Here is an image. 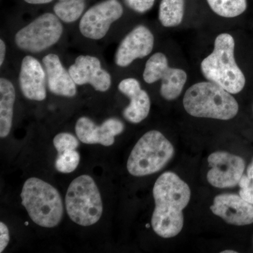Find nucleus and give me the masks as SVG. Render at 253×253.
Segmentation results:
<instances>
[{
	"instance_id": "nucleus-1",
	"label": "nucleus",
	"mask_w": 253,
	"mask_h": 253,
	"mask_svg": "<svg viewBox=\"0 0 253 253\" xmlns=\"http://www.w3.org/2000/svg\"><path fill=\"white\" fill-rule=\"evenodd\" d=\"M155 209L151 225L156 234L164 239L174 237L184 226L183 210L191 199L189 186L175 173H163L153 189Z\"/></svg>"
},
{
	"instance_id": "nucleus-2",
	"label": "nucleus",
	"mask_w": 253,
	"mask_h": 253,
	"mask_svg": "<svg viewBox=\"0 0 253 253\" xmlns=\"http://www.w3.org/2000/svg\"><path fill=\"white\" fill-rule=\"evenodd\" d=\"M234 51V38L228 33H221L214 41L212 52L201 64V73L208 81L233 94L241 92L246 85V78L236 62Z\"/></svg>"
},
{
	"instance_id": "nucleus-3",
	"label": "nucleus",
	"mask_w": 253,
	"mask_h": 253,
	"mask_svg": "<svg viewBox=\"0 0 253 253\" xmlns=\"http://www.w3.org/2000/svg\"><path fill=\"white\" fill-rule=\"evenodd\" d=\"M190 116L229 121L239 112L237 101L231 93L212 82H201L190 86L183 99Z\"/></svg>"
},
{
	"instance_id": "nucleus-4",
	"label": "nucleus",
	"mask_w": 253,
	"mask_h": 253,
	"mask_svg": "<svg viewBox=\"0 0 253 253\" xmlns=\"http://www.w3.org/2000/svg\"><path fill=\"white\" fill-rule=\"evenodd\" d=\"M21 198L23 207L38 225H59L64 210L61 194L54 186L39 178H29L23 184Z\"/></svg>"
},
{
	"instance_id": "nucleus-5",
	"label": "nucleus",
	"mask_w": 253,
	"mask_h": 253,
	"mask_svg": "<svg viewBox=\"0 0 253 253\" xmlns=\"http://www.w3.org/2000/svg\"><path fill=\"white\" fill-rule=\"evenodd\" d=\"M170 141L161 131L151 130L144 134L133 148L126 163L131 175H149L161 170L173 157Z\"/></svg>"
},
{
	"instance_id": "nucleus-6",
	"label": "nucleus",
	"mask_w": 253,
	"mask_h": 253,
	"mask_svg": "<svg viewBox=\"0 0 253 253\" xmlns=\"http://www.w3.org/2000/svg\"><path fill=\"white\" fill-rule=\"evenodd\" d=\"M65 203L68 216L79 225H93L102 215V199L90 176H79L70 184Z\"/></svg>"
},
{
	"instance_id": "nucleus-7",
	"label": "nucleus",
	"mask_w": 253,
	"mask_h": 253,
	"mask_svg": "<svg viewBox=\"0 0 253 253\" xmlns=\"http://www.w3.org/2000/svg\"><path fill=\"white\" fill-rule=\"evenodd\" d=\"M62 33L63 26L57 16L45 13L18 31L15 42L23 51L39 53L56 44Z\"/></svg>"
},
{
	"instance_id": "nucleus-8",
	"label": "nucleus",
	"mask_w": 253,
	"mask_h": 253,
	"mask_svg": "<svg viewBox=\"0 0 253 253\" xmlns=\"http://www.w3.org/2000/svg\"><path fill=\"white\" fill-rule=\"evenodd\" d=\"M143 78L148 84L162 79L160 91L161 96L168 101L179 96L187 81L185 71L180 68L169 67L168 58L161 52L156 53L148 60Z\"/></svg>"
},
{
	"instance_id": "nucleus-9",
	"label": "nucleus",
	"mask_w": 253,
	"mask_h": 253,
	"mask_svg": "<svg viewBox=\"0 0 253 253\" xmlns=\"http://www.w3.org/2000/svg\"><path fill=\"white\" fill-rule=\"evenodd\" d=\"M123 14V6L118 0H106L92 6L83 15L80 22V31L89 39H102L111 24Z\"/></svg>"
},
{
	"instance_id": "nucleus-10",
	"label": "nucleus",
	"mask_w": 253,
	"mask_h": 253,
	"mask_svg": "<svg viewBox=\"0 0 253 253\" xmlns=\"http://www.w3.org/2000/svg\"><path fill=\"white\" fill-rule=\"evenodd\" d=\"M208 162L211 167L207 174L208 182L219 189L234 187L239 184L246 168L242 158L225 151L212 153Z\"/></svg>"
},
{
	"instance_id": "nucleus-11",
	"label": "nucleus",
	"mask_w": 253,
	"mask_h": 253,
	"mask_svg": "<svg viewBox=\"0 0 253 253\" xmlns=\"http://www.w3.org/2000/svg\"><path fill=\"white\" fill-rule=\"evenodd\" d=\"M154 46V36L146 26H136L121 42L115 56V62L120 67L129 66L134 60L151 54Z\"/></svg>"
},
{
	"instance_id": "nucleus-12",
	"label": "nucleus",
	"mask_w": 253,
	"mask_h": 253,
	"mask_svg": "<svg viewBox=\"0 0 253 253\" xmlns=\"http://www.w3.org/2000/svg\"><path fill=\"white\" fill-rule=\"evenodd\" d=\"M68 71L77 85L89 84L101 92L107 91L111 85V75L101 68V62L95 56H78Z\"/></svg>"
},
{
	"instance_id": "nucleus-13",
	"label": "nucleus",
	"mask_w": 253,
	"mask_h": 253,
	"mask_svg": "<svg viewBox=\"0 0 253 253\" xmlns=\"http://www.w3.org/2000/svg\"><path fill=\"white\" fill-rule=\"evenodd\" d=\"M124 129L122 121L114 118L106 120L101 126H96L89 118L82 117L76 125V135L82 142L105 146L114 144L115 136L121 134Z\"/></svg>"
},
{
	"instance_id": "nucleus-14",
	"label": "nucleus",
	"mask_w": 253,
	"mask_h": 253,
	"mask_svg": "<svg viewBox=\"0 0 253 253\" xmlns=\"http://www.w3.org/2000/svg\"><path fill=\"white\" fill-rule=\"evenodd\" d=\"M213 214L235 226L253 223V205L235 194L218 195L211 206Z\"/></svg>"
},
{
	"instance_id": "nucleus-15",
	"label": "nucleus",
	"mask_w": 253,
	"mask_h": 253,
	"mask_svg": "<svg viewBox=\"0 0 253 253\" xmlns=\"http://www.w3.org/2000/svg\"><path fill=\"white\" fill-rule=\"evenodd\" d=\"M45 71L41 63L31 56L23 58L19 74V85L25 97L33 101L46 99Z\"/></svg>"
},
{
	"instance_id": "nucleus-16",
	"label": "nucleus",
	"mask_w": 253,
	"mask_h": 253,
	"mask_svg": "<svg viewBox=\"0 0 253 253\" xmlns=\"http://www.w3.org/2000/svg\"><path fill=\"white\" fill-rule=\"evenodd\" d=\"M118 89L130 99V104L123 111V116L129 123L137 124L149 116L151 100L148 93L141 89L134 78H126L120 83Z\"/></svg>"
},
{
	"instance_id": "nucleus-17",
	"label": "nucleus",
	"mask_w": 253,
	"mask_h": 253,
	"mask_svg": "<svg viewBox=\"0 0 253 253\" xmlns=\"http://www.w3.org/2000/svg\"><path fill=\"white\" fill-rule=\"evenodd\" d=\"M47 81L48 87L53 94L58 96L73 97L77 93L76 84L69 71L63 67L59 56L49 54L42 59Z\"/></svg>"
},
{
	"instance_id": "nucleus-18",
	"label": "nucleus",
	"mask_w": 253,
	"mask_h": 253,
	"mask_svg": "<svg viewBox=\"0 0 253 253\" xmlns=\"http://www.w3.org/2000/svg\"><path fill=\"white\" fill-rule=\"evenodd\" d=\"M16 91L7 79H0V137L9 135L12 126Z\"/></svg>"
},
{
	"instance_id": "nucleus-19",
	"label": "nucleus",
	"mask_w": 253,
	"mask_h": 253,
	"mask_svg": "<svg viewBox=\"0 0 253 253\" xmlns=\"http://www.w3.org/2000/svg\"><path fill=\"white\" fill-rule=\"evenodd\" d=\"M185 0H162L159 8V21L164 27L172 28L182 22Z\"/></svg>"
},
{
	"instance_id": "nucleus-20",
	"label": "nucleus",
	"mask_w": 253,
	"mask_h": 253,
	"mask_svg": "<svg viewBox=\"0 0 253 253\" xmlns=\"http://www.w3.org/2000/svg\"><path fill=\"white\" fill-rule=\"evenodd\" d=\"M211 9L218 16L235 18L247 9V0H207Z\"/></svg>"
},
{
	"instance_id": "nucleus-21",
	"label": "nucleus",
	"mask_w": 253,
	"mask_h": 253,
	"mask_svg": "<svg viewBox=\"0 0 253 253\" xmlns=\"http://www.w3.org/2000/svg\"><path fill=\"white\" fill-rule=\"evenodd\" d=\"M85 7V0H59L54 5L57 17L65 23H73L81 17Z\"/></svg>"
},
{
	"instance_id": "nucleus-22",
	"label": "nucleus",
	"mask_w": 253,
	"mask_h": 253,
	"mask_svg": "<svg viewBox=\"0 0 253 253\" xmlns=\"http://www.w3.org/2000/svg\"><path fill=\"white\" fill-rule=\"evenodd\" d=\"M81 161V156L76 150H68L59 154L55 168L61 173H71L76 170Z\"/></svg>"
},
{
	"instance_id": "nucleus-23",
	"label": "nucleus",
	"mask_w": 253,
	"mask_h": 253,
	"mask_svg": "<svg viewBox=\"0 0 253 253\" xmlns=\"http://www.w3.org/2000/svg\"><path fill=\"white\" fill-rule=\"evenodd\" d=\"M53 144L59 154L68 150H76L79 146L77 138L70 133H60L55 136Z\"/></svg>"
},
{
	"instance_id": "nucleus-24",
	"label": "nucleus",
	"mask_w": 253,
	"mask_h": 253,
	"mask_svg": "<svg viewBox=\"0 0 253 253\" xmlns=\"http://www.w3.org/2000/svg\"><path fill=\"white\" fill-rule=\"evenodd\" d=\"M239 194L250 204L253 205V181L247 174H244L239 183Z\"/></svg>"
},
{
	"instance_id": "nucleus-25",
	"label": "nucleus",
	"mask_w": 253,
	"mask_h": 253,
	"mask_svg": "<svg viewBox=\"0 0 253 253\" xmlns=\"http://www.w3.org/2000/svg\"><path fill=\"white\" fill-rule=\"evenodd\" d=\"M128 7L137 13H146L154 6L155 0H125Z\"/></svg>"
},
{
	"instance_id": "nucleus-26",
	"label": "nucleus",
	"mask_w": 253,
	"mask_h": 253,
	"mask_svg": "<svg viewBox=\"0 0 253 253\" xmlns=\"http://www.w3.org/2000/svg\"><path fill=\"white\" fill-rule=\"evenodd\" d=\"M9 231L2 221L0 222V253H2L9 242Z\"/></svg>"
},
{
	"instance_id": "nucleus-27",
	"label": "nucleus",
	"mask_w": 253,
	"mask_h": 253,
	"mask_svg": "<svg viewBox=\"0 0 253 253\" xmlns=\"http://www.w3.org/2000/svg\"><path fill=\"white\" fill-rule=\"evenodd\" d=\"M5 54H6V44L4 42L1 40L0 41V66H2L4 63Z\"/></svg>"
},
{
	"instance_id": "nucleus-28",
	"label": "nucleus",
	"mask_w": 253,
	"mask_h": 253,
	"mask_svg": "<svg viewBox=\"0 0 253 253\" xmlns=\"http://www.w3.org/2000/svg\"><path fill=\"white\" fill-rule=\"evenodd\" d=\"M24 1L28 3V4H47V3L52 1L53 0H24Z\"/></svg>"
},
{
	"instance_id": "nucleus-29",
	"label": "nucleus",
	"mask_w": 253,
	"mask_h": 253,
	"mask_svg": "<svg viewBox=\"0 0 253 253\" xmlns=\"http://www.w3.org/2000/svg\"><path fill=\"white\" fill-rule=\"evenodd\" d=\"M247 174L250 178H251L253 181V160L252 163L250 164L249 168H248L247 174Z\"/></svg>"
},
{
	"instance_id": "nucleus-30",
	"label": "nucleus",
	"mask_w": 253,
	"mask_h": 253,
	"mask_svg": "<svg viewBox=\"0 0 253 253\" xmlns=\"http://www.w3.org/2000/svg\"><path fill=\"white\" fill-rule=\"evenodd\" d=\"M221 253H235L236 252H235V251H222V252H221Z\"/></svg>"
},
{
	"instance_id": "nucleus-31",
	"label": "nucleus",
	"mask_w": 253,
	"mask_h": 253,
	"mask_svg": "<svg viewBox=\"0 0 253 253\" xmlns=\"http://www.w3.org/2000/svg\"><path fill=\"white\" fill-rule=\"evenodd\" d=\"M149 226H150V224H146V227L149 228Z\"/></svg>"
},
{
	"instance_id": "nucleus-32",
	"label": "nucleus",
	"mask_w": 253,
	"mask_h": 253,
	"mask_svg": "<svg viewBox=\"0 0 253 253\" xmlns=\"http://www.w3.org/2000/svg\"><path fill=\"white\" fill-rule=\"evenodd\" d=\"M26 224V225H28V221H27V222H26V224Z\"/></svg>"
}]
</instances>
